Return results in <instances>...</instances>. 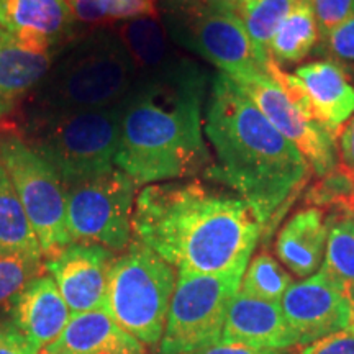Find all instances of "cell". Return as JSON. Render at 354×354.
Returning <instances> with one entry per match:
<instances>
[{"label": "cell", "mask_w": 354, "mask_h": 354, "mask_svg": "<svg viewBox=\"0 0 354 354\" xmlns=\"http://www.w3.org/2000/svg\"><path fill=\"white\" fill-rule=\"evenodd\" d=\"M133 238L177 272H245L263 225L240 196L201 180L149 184L133 210Z\"/></svg>", "instance_id": "1"}, {"label": "cell", "mask_w": 354, "mask_h": 354, "mask_svg": "<svg viewBox=\"0 0 354 354\" xmlns=\"http://www.w3.org/2000/svg\"><path fill=\"white\" fill-rule=\"evenodd\" d=\"M205 88L196 61L174 76L136 79L120 104L117 169L138 185L207 172L214 161L202 135Z\"/></svg>", "instance_id": "2"}, {"label": "cell", "mask_w": 354, "mask_h": 354, "mask_svg": "<svg viewBox=\"0 0 354 354\" xmlns=\"http://www.w3.org/2000/svg\"><path fill=\"white\" fill-rule=\"evenodd\" d=\"M203 127L215 153L205 176L234 190L264 227L308 176L307 159L221 73L212 82Z\"/></svg>", "instance_id": "3"}, {"label": "cell", "mask_w": 354, "mask_h": 354, "mask_svg": "<svg viewBox=\"0 0 354 354\" xmlns=\"http://www.w3.org/2000/svg\"><path fill=\"white\" fill-rule=\"evenodd\" d=\"M138 79L125 44L113 28L99 26L66 44L30 95V112H79L113 107Z\"/></svg>", "instance_id": "4"}, {"label": "cell", "mask_w": 354, "mask_h": 354, "mask_svg": "<svg viewBox=\"0 0 354 354\" xmlns=\"http://www.w3.org/2000/svg\"><path fill=\"white\" fill-rule=\"evenodd\" d=\"M120 104L79 112H30L24 141L55 167L64 187L104 176L115 169Z\"/></svg>", "instance_id": "5"}, {"label": "cell", "mask_w": 354, "mask_h": 354, "mask_svg": "<svg viewBox=\"0 0 354 354\" xmlns=\"http://www.w3.org/2000/svg\"><path fill=\"white\" fill-rule=\"evenodd\" d=\"M174 287L172 266L133 238L110 268L105 310L140 343L153 346L165 335Z\"/></svg>", "instance_id": "6"}, {"label": "cell", "mask_w": 354, "mask_h": 354, "mask_svg": "<svg viewBox=\"0 0 354 354\" xmlns=\"http://www.w3.org/2000/svg\"><path fill=\"white\" fill-rule=\"evenodd\" d=\"M165 12L162 25L172 41L209 61L233 81L268 71L269 63L259 56L233 10L165 3Z\"/></svg>", "instance_id": "7"}, {"label": "cell", "mask_w": 354, "mask_h": 354, "mask_svg": "<svg viewBox=\"0 0 354 354\" xmlns=\"http://www.w3.org/2000/svg\"><path fill=\"white\" fill-rule=\"evenodd\" d=\"M243 274H177L161 354H185L218 342Z\"/></svg>", "instance_id": "8"}, {"label": "cell", "mask_w": 354, "mask_h": 354, "mask_svg": "<svg viewBox=\"0 0 354 354\" xmlns=\"http://www.w3.org/2000/svg\"><path fill=\"white\" fill-rule=\"evenodd\" d=\"M0 162L32 223L43 256L53 258L73 243L66 225L63 180L55 167L13 131L0 136Z\"/></svg>", "instance_id": "9"}, {"label": "cell", "mask_w": 354, "mask_h": 354, "mask_svg": "<svg viewBox=\"0 0 354 354\" xmlns=\"http://www.w3.org/2000/svg\"><path fill=\"white\" fill-rule=\"evenodd\" d=\"M138 184L120 169L66 187V225L73 243L123 253L133 240Z\"/></svg>", "instance_id": "10"}, {"label": "cell", "mask_w": 354, "mask_h": 354, "mask_svg": "<svg viewBox=\"0 0 354 354\" xmlns=\"http://www.w3.org/2000/svg\"><path fill=\"white\" fill-rule=\"evenodd\" d=\"M233 82L253 102L268 122L295 145L318 176L330 174L338 167L336 140L305 112L297 100L287 94L286 88L268 71Z\"/></svg>", "instance_id": "11"}, {"label": "cell", "mask_w": 354, "mask_h": 354, "mask_svg": "<svg viewBox=\"0 0 354 354\" xmlns=\"http://www.w3.org/2000/svg\"><path fill=\"white\" fill-rule=\"evenodd\" d=\"M268 73L313 120L338 140L354 115V84L349 81L348 71L326 59L304 64L294 74H287L271 61Z\"/></svg>", "instance_id": "12"}, {"label": "cell", "mask_w": 354, "mask_h": 354, "mask_svg": "<svg viewBox=\"0 0 354 354\" xmlns=\"http://www.w3.org/2000/svg\"><path fill=\"white\" fill-rule=\"evenodd\" d=\"M279 304L299 343H313L351 328L353 304L348 290L325 268L307 281L292 284Z\"/></svg>", "instance_id": "13"}, {"label": "cell", "mask_w": 354, "mask_h": 354, "mask_svg": "<svg viewBox=\"0 0 354 354\" xmlns=\"http://www.w3.org/2000/svg\"><path fill=\"white\" fill-rule=\"evenodd\" d=\"M113 251L92 243H71L48 259L44 269L51 274L71 313L105 308L109 272Z\"/></svg>", "instance_id": "14"}, {"label": "cell", "mask_w": 354, "mask_h": 354, "mask_svg": "<svg viewBox=\"0 0 354 354\" xmlns=\"http://www.w3.org/2000/svg\"><path fill=\"white\" fill-rule=\"evenodd\" d=\"M7 307L8 325L39 351L59 338L73 315L53 277L43 274L30 281Z\"/></svg>", "instance_id": "15"}, {"label": "cell", "mask_w": 354, "mask_h": 354, "mask_svg": "<svg viewBox=\"0 0 354 354\" xmlns=\"http://www.w3.org/2000/svg\"><path fill=\"white\" fill-rule=\"evenodd\" d=\"M0 25L26 46L51 51L73 37L76 17L66 0H0Z\"/></svg>", "instance_id": "16"}, {"label": "cell", "mask_w": 354, "mask_h": 354, "mask_svg": "<svg viewBox=\"0 0 354 354\" xmlns=\"http://www.w3.org/2000/svg\"><path fill=\"white\" fill-rule=\"evenodd\" d=\"M220 339L263 349H290L300 344L282 313L281 304L241 290L230 304Z\"/></svg>", "instance_id": "17"}, {"label": "cell", "mask_w": 354, "mask_h": 354, "mask_svg": "<svg viewBox=\"0 0 354 354\" xmlns=\"http://www.w3.org/2000/svg\"><path fill=\"white\" fill-rule=\"evenodd\" d=\"M113 30L130 53L138 77H169L192 63L172 46L165 25L156 17L120 21Z\"/></svg>", "instance_id": "18"}, {"label": "cell", "mask_w": 354, "mask_h": 354, "mask_svg": "<svg viewBox=\"0 0 354 354\" xmlns=\"http://www.w3.org/2000/svg\"><path fill=\"white\" fill-rule=\"evenodd\" d=\"M51 354H145V344L125 331L105 308L74 313Z\"/></svg>", "instance_id": "19"}, {"label": "cell", "mask_w": 354, "mask_h": 354, "mask_svg": "<svg viewBox=\"0 0 354 354\" xmlns=\"http://www.w3.org/2000/svg\"><path fill=\"white\" fill-rule=\"evenodd\" d=\"M326 238L328 223L325 212L318 207L299 210L279 232L277 256L295 276L307 277L320 266Z\"/></svg>", "instance_id": "20"}, {"label": "cell", "mask_w": 354, "mask_h": 354, "mask_svg": "<svg viewBox=\"0 0 354 354\" xmlns=\"http://www.w3.org/2000/svg\"><path fill=\"white\" fill-rule=\"evenodd\" d=\"M55 55L26 46L6 32L0 43V102L10 110L17 100L32 94L50 71Z\"/></svg>", "instance_id": "21"}, {"label": "cell", "mask_w": 354, "mask_h": 354, "mask_svg": "<svg viewBox=\"0 0 354 354\" xmlns=\"http://www.w3.org/2000/svg\"><path fill=\"white\" fill-rule=\"evenodd\" d=\"M0 256H30V258L43 259V251L37 234L2 162H0Z\"/></svg>", "instance_id": "22"}, {"label": "cell", "mask_w": 354, "mask_h": 354, "mask_svg": "<svg viewBox=\"0 0 354 354\" xmlns=\"http://www.w3.org/2000/svg\"><path fill=\"white\" fill-rule=\"evenodd\" d=\"M318 39L320 32L312 0H299L272 35L269 57L277 66L299 63L313 51Z\"/></svg>", "instance_id": "23"}, {"label": "cell", "mask_w": 354, "mask_h": 354, "mask_svg": "<svg viewBox=\"0 0 354 354\" xmlns=\"http://www.w3.org/2000/svg\"><path fill=\"white\" fill-rule=\"evenodd\" d=\"M299 0H241L234 13L240 17L256 50L266 63H271L269 43L277 26L289 15Z\"/></svg>", "instance_id": "24"}, {"label": "cell", "mask_w": 354, "mask_h": 354, "mask_svg": "<svg viewBox=\"0 0 354 354\" xmlns=\"http://www.w3.org/2000/svg\"><path fill=\"white\" fill-rule=\"evenodd\" d=\"M328 238H326L325 268L336 281L348 290L349 299L354 295V228L346 216L333 210L326 216Z\"/></svg>", "instance_id": "25"}, {"label": "cell", "mask_w": 354, "mask_h": 354, "mask_svg": "<svg viewBox=\"0 0 354 354\" xmlns=\"http://www.w3.org/2000/svg\"><path fill=\"white\" fill-rule=\"evenodd\" d=\"M292 284V277L271 254L259 253L243 274L240 290L253 297L279 304Z\"/></svg>", "instance_id": "26"}, {"label": "cell", "mask_w": 354, "mask_h": 354, "mask_svg": "<svg viewBox=\"0 0 354 354\" xmlns=\"http://www.w3.org/2000/svg\"><path fill=\"white\" fill-rule=\"evenodd\" d=\"M43 261L30 256H0V307L8 305L15 295L33 281L41 276Z\"/></svg>", "instance_id": "27"}, {"label": "cell", "mask_w": 354, "mask_h": 354, "mask_svg": "<svg viewBox=\"0 0 354 354\" xmlns=\"http://www.w3.org/2000/svg\"><path fill=\"white\" fill-rule=\"evenodd\" d=\"M349 196H354V177L338 166L308 190L307 202L315 207H333Z\"/></svg>", "instance_id": "28"}, {"label": "cell", "mask_w": 354, "mask_h": 354, "mask_svg": "<svg viewBox=\"0 0 354 354\" xmlns=\"http://www.w3.org/2000/svg\"><path fill=\"white\" fill-rule=\"evenodd\" d=\"M320 39L318 51L330 57L328 61L342 66L344 71L354 69V15Z\"/></svg>", "instance_id": "29"}, {"label": "cell", "mask_w": 354, "mask_h": 354, "mask_svg": "<svg viewBox=\"0 0 354 354\" xmlns=\"http://www.w3.org/2000/svg\"><path fill=\"white\" fill-rule=\"evenodd\" d=\"M320 38L354 15V0H312Z\"/></svg>", "instance_id": "30"}, {"label": "cell", "mask_w": 354, "mask_h": 354, "mask_svg": "<svg viewBox=\"0 0 354 354\" xmlns=\"http://www.w3.org/2000/svg\"><path fill=\"white\" fill-rule=\"evenodd\" d=\"M156 0H107V21H125L141 17H156Z\"/></svg>", "instance_id": "31"}, {"label": "cell", "mask_w": 354, "mask_h": 354, "mask_svg": "<svg viewBox=\"0 0 354 354\" xmlns=\"http://www.w3.org/2000/svg\"><path fill=\"white\" fill-rule=\"evenodd\" d=\"M300 354H354V330H344L317 339Z\"/></svg>", "instance_id": "32"}, {"label": "cell", "mask_w": 354, "mask_h": 354, "mask_svg": "<svg viewBox=\"0 0 354 354\" xmlns=\"http://www.w3.org/2000/svg\"><path fill=\"white\" fill-rule=\"evenodd\" d=\"M185 354H294L290 349H263V348H253L248 344L241 343H227L223 339L214 342L207 346H202L194 351Z\"/></svg>", "instance_id": "33"}, {"label": "cell", "mask_w": 354, "mask_h": 354, "mask_svg": "<svg viewBox=\"0 0 354 354\" xmlns=\"http://www.w3.org/2000/svg\"><path fill=\"white\" fill-rule=\"evenodd\" d=\"M39 349L33 346L19 330L12 325H0V354H38Z\"/></svg>", "instance_id": "34"}, {"label": "cell", "mask_w": 354, "mask_h": 354, "mask_svg": "<svg viewBox=\"0 0 354 354\" xmlns=\"http://www.w3.org/2000/svg\"><path fill=\"white\" fill-rule=\"evenodd\" d=\"M336 149H338L339 156V167L354 177V115L339 133Z\"/></svg>", "instance_id": "35"}, {"label": "cell", "mask_w": 354, "mask_h": 354, "mask_svg": "<svg viewBox=\"0 0 354 354\" xmlns=\"http://www.w3.org/2000/svg\"><path fill=\"white\" fill-rule=\"evenodd\" d=\"M241 0H166L165 3H177V6H192V7H203V8H227V10H234V7Z\"/></svg>", "instance_id": "36"}, {"label": "cell", "mask_w": 354, "mask_h": 354, "mask_svg": "<svg viewBox=\"0 0 354 354\" xmlns=\"http://www.w3.org/2000/svg\"><path fill=\"white\" fill-rule=\"evenodd\" d=\"M331 209L339 212V214H343L344 216H346L348 221L353 225V228H354V196L343 198V201H339L336 205L331 207Z\"/></svg>", "instance_id": "37"}, {"label": "cell", "mask_w": 354, "mask_h": 354, "mask_svg": "<svg viewBox=\"0 0 354 354\" xmlns=\"http://www.w3.org/2000/svg\"><path fill=\"white\" fill-rule=\"evenodd\" d=\"M7 112H8V109L2 104V102H0V115H3V113H7Z\"/></svg>", "instance_id": "38"}, {"label": "cell", "mask_w": 354, "mask_h": 354, "mask_svg": "<svg viewBox=\"0 0 354 354\" xmlns=\"http://www.w3.org/2000/svg\"><path fill=\"white\" fill-rule=\"evenodd\" d=\"M351 304H353V323H351V328L349 330H354V295L351 297Z\"/></svg>", "instance_id": "39"}, {"label": "cell", "mask_w": 354, "mask_h": 354, "mask_svg": "<svg viewBox=\"0 0 354 354\" xmlns=\"http://www.w3.org/2000/svg\"><path fill=\"white\" fill-rule=\"evenodd\" d=\"M3 35H6V28H3V26L0 25V43H2V38H3Z\"/></svg>", "instance_id": "40"}, {"label": "cell", "mask_w": 354, "mask_h": 354, "mask_svg": "<svg viewBox=\"0 0 354 354\" xmlns=\"http://www.w3.org/2000/svg\"><path fill=\"white\" fill-rule=\"evenodd\" d=\"M38 354H51V353H48V351H46V349H41V351H39Z\"/></svg>", "instance_id": "41"}]
</instances>
